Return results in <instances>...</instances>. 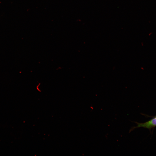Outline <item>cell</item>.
<instances>
[{"instance_id": "cell-2", "label": "cell", "mask_w": 156, "mask_h": 156, "mask_svg": "<svg viewBox=\"0 0 156 156\" xmlns=\"http://www.w3.org/2000/svg\"><path fill=\"white\" fill-rule=\"evenodd\" d=\"M155 116L156 117V116Z\"/></svg>"}, {"instance_id": "cell-1", "label": "cell", "mask_w": 156, "mask_h": 156, "mask_svg": "<svg viewBox=\"0 0 156 156\" xmlns=\"http://www.w3.org/2000/svg\"><path fill=\"white\" fill-rule=\"evenodd\" d=\"M137 124L136 127L131 128L129 130V132L133 131L134 129L142 127L148 129H150L156 127V117L144 123H140L135 122Z\"/></svg>"}]
</instances>
